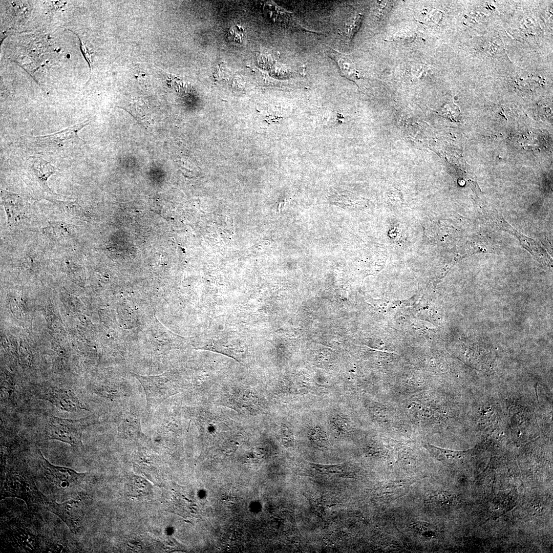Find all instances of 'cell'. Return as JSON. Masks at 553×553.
I'll return each instance as SVG.
<instances>
[{"label":"cell","mask_w":553,"mask_h":553,"mask_svg":"<svg viewBox=\"0 0 553 553\" xmlns=\"http://www.w3.org/2000/svg\"><path fill=\"white\" fill-rule=\"evenodd\" d=\"M415 38V34L410 31L398 32L391 39L395 41L411 42Z\"/></svg>","instance_id":"9a60e30c"},{"label":"cell","mask_w":553,"mask_h":553,"mask_svg":"<svg viewBox=\"0 0 553 553\" xmlns=\"http://www.w3.org/2000/svg\"><path fill=\"white\" fill-rule=\"evenodd\" d=\"M86 506L84 499L78 495L61 503L49 500L45 506L59 517L70 530L76 534L81 528Z\"/></svg>","instance_id":"5b68a950"},{"label":"cell","mask_w":553,"mask_h":553,"mask_svg":"<svg viewBox=\"0 0 553 553\" xmlns=\"http://www.w3.org/2000/svg\"><path fill=\"white\" fill-rule=\"evenodd\" d=\"M76 226L62 222L50 223L44 227L42 232L50 239L59 241L71 238L75 233Z\"/></svg>","instance_id":"7c38bea8"},{"label":"cell","mask_w":553,"mask_h":553,"mask_svg":"<svg viewBox=\"0 0 553 553\" xmlns=\"http://www.w3.org/2000/svg\"><path fill=\"white\" fill-rule=\"evenodd\" d=\"M403 484L399 482H393L385 485L381 487L380 494L385 500H391L398 497L402 491Z\"/></svg>","instance_id":"5bb4252c"},{"label":"cell","mask_w":553,"mask_h":553,"mask_svg":"<svg viewBox=\"0 0 553 553\" xmlns=\"http://www.w3.org/2000/svg\"><path fill=\"white\" fill-rule=\"evenodd\" d=\"M96 419L89 416L79 419H69L52 416L47 419L45 434L48 439L58 440L72 446H79L82 444L83 431L96 423Z\"/></svg>","instance_id":"3957f363"},{"label":"cell","mask_w":553,"mask_h":553,"mask_svg":"<svg viewBox=\"0 0 553 553\" xmlns=\"http://www.w3.org/2000/svg\"><path fill=\"white\" fill-rule=\"evenodd\" d=\"M40 455V476L48 491L56 496H74L78 493L84 481L86 474L54 465Z\"/></svg>","instance_id":"7a4b0ae2"},{"label":"cell","mask_w":553,"mask_h":553,"mask_svg":"<svg viewBox=\"0 0 553 553\" xmlns=\"http://www.w3.org/2000/svg\"><path fill=\"white\" fill-rule=\"evenodd\" d=\"M33 390L38 397L51 402L59 409L71 412L87 410L70 390L50 386H35Z\"/></svg>","instance_id":"52a82bcc"},{"label":"cell","mask_w":553,"mask_h":553,"mask_svg":"<svg viewBox=\"0 0 553 553\" xmlns=\"http://www.w3.org/2000/svg\"><path fill=\"white\" fill-rule=\"evenodd\" d=\"M70 31L74 32V33H75L78 36V35L76 33H75L73 31H72V30H70ZM78 38H79L80 47L81 52L82 53L83 56H84V57L86 58V60L87 61V62L89 63V66L90 69V73H91V69H92V53L90 52V51L88 50V49L87 47L86 46V45L84 44H83L81 41V40L80 39V38H79V36H78Z\"/></svg>","instance_id":"e0dca14e"},{"label":"cell","mask_w":553,"mask_h":553,"mask_svg":"<svg viewBox=\"0 0 553 553\" xmlns=\"http://www.w3.org/2000/svg\"><path fill=\"white\" fill-rule=\"evenodd\" d=\"M459 110L457 106L453 104H447L444 105L443 108L440 111V113L443 116H448L449 118H451L452 120H454V117L452 114H453L456 117L458 115Z\"/></svg>","instance_id":"2e32d148"},{"label":"cell","mask_w":553,"mask_h":553,"mask_svg":"<svg viewBox=\"0 0 553 553\" xmlns=\"http://www.w3.org/2000/svg\"><path fill=\"white\" fill-rule=\"evenodd\" d=\"M53 3L54 6L55 7H58V8H59L60 7H62V6L64 5V3H61V2H58V1L53 2Z\"/></svg>","instance_id":"ac0fdd59"},{"label":"cell","mask_w":553,"mask_h":553,"mask_svg":"<svg viewBox=\"0 0 553 553\" xmlns=\"http://www.w3.org/2000/svg\"><path fill=\"white\" fill-rule=\"evenodd\" d=\"M1 201L5 210L7 222L14 225L23 218L24 207L22 198L16 194L1 189Z\"/></svg>","instance_id":"9c48e42d"},{"label":"cell","mask_w":553,"mask_h":553,"mask_svg":"<svg viewBox=\"0 0 553 553\" xmlns=\"http://www.w3.org/2000/svg\"><path fill=\"white\" fill-rule=\"evenodd\" d=\"M499 224L507 231L513 233L518 237L522 246L529 251L538 261L542 263L550 262L549 257L545 249L538 243L531 238H528L517 231L508 224L502 218L498 220Z\"/></svg>","instance_id":"30bf717a"},{"label":"cell","mask_w":553,"mask_h":553,"mask_svg":"<svg viewBox=\"0 0 553 553\" xmlns=\"http://www.w3.org/2000/svg\"><path fill=\"white\" fill-rule=\"evenodd\" d=\"M145 394L146 409L149 412L154 411L162 402L176 392L173 385L163 377L137 376Z\"/></svg>","instance_id":"8992f818"},{"label":"cell","mask_w":553,"mask_h":553,"mask_svg":"<svg viewBox=\"0 0 553 553\" xmlns=\"http://www.w3.org/2000/svg\"><path fill=\"white\" fill-rule=\"evenodd\" d=\"M86 124L84 122L78 123L53 134L30 138L38 151L63 154L84 143L77 133Z\"/></svg>","instance_id":"277c9868"},{"label":"cell","mask_w":553,"mask_h":553,"mask_svg":"<svg viewBox=\"0 0 553 553\" xmlns=\"http://www.w3.org/2000/svg\"><path fill=\"white\" fill-rule=\"evenodd\" d=\"M328 53L329 56L336 62L343 76L354 82L359 78L355 64L346 55L333 49H330Z\"/></svg>","instance_id":"8fae6325"},{"label":"cell","mask_w":553,"mask_h":553,"mask_svg":"<svg viewBox=\"0 0 553 553\" xmlns=\"http://www.w3.org/2000/svg\"><path fill=\"white\" fill-rule=\"evenodd\" d=\"M31 179L35 180L45 191L51 193L47 184L48 179L56 172V168L49 162L38 157H29L24 164Z\"/></svg>","instance_id":"ba28073f"},{"label":"cell","mask_w":553,"mask_h":553,"mask_svg":"<svg viewBox=\"0 0 553 553\" xmlns=\"http://www.w3.org/2000/svg\"><path fill=\"white\" fill-rule=\"evenodd\" d=\"M51 202L55 204L58 208L69 217L85 220L87 217L84 210L76 201H62L52 199Z\"/></svg>","instance_id":"4fadbf2b"},{"label":"cell","mask_w":553,"mask_h":553,"mask_svg":"<svg viewBox=\"0 0 553 553\" xmlns=\"http://www.w3.org/2000/svg\"><path fill=\"white\" fill-rule=\"evenodd\" d=\"M1 494L2 498L22 499L30 509L45 506L49 500L39 491L31 474L23 467H11L8 470Z\"/></svg>","instance_id":"6da1fadb"}]
</instances>
